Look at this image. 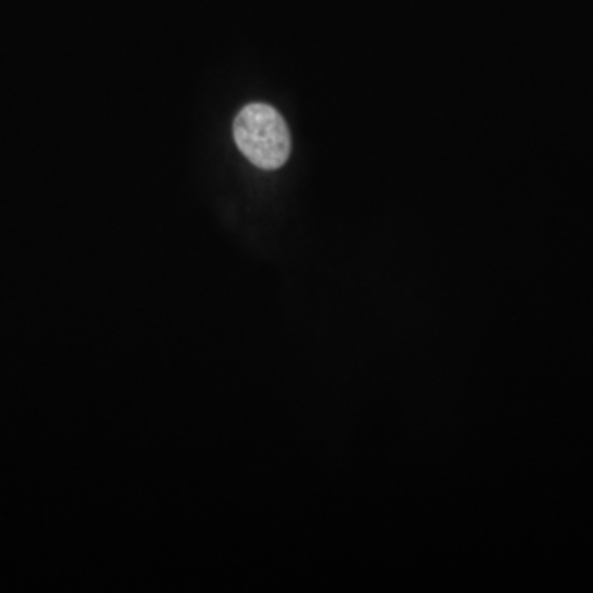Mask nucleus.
Segmentation results:
<instances>
[{
    "instance_id": "obj_1",
    "label": "nucleus",
    "mask_w": 593,
    "mask_h": 593,
    "mask_svg": "<svg viewBox=\"0 0 593 593\" xmlns=\"http://www.w3.org/2000/svg\"><path fill=\"white\" fill-rule=\"evenodd\" d=\"M233 134L238 149L259 169H281L289 160V127L272 106L254 103L241 109L234 119Z\"/></svg>"
}]
</instances>
